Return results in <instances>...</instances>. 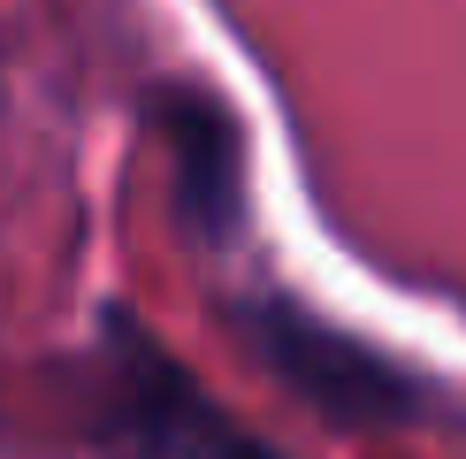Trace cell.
<instances>
[{"label":"cell","instance_id":"7a4b0ae2","mask_svg":"<svg viewBox=\"0 0 466 459\" xmlns=\"http://www.w3.org/2000/svg\"><path fill=\"white\" fill-rule=\"evenodd\" d=\"M252 352H260L314 413L337 421V429H398V421L420 413V391H413L405 368H390L375 344L329 330V321H314L290 299L252 306Z\"/></svg>","mask_w":466,"mask_h":459},{"label":"cell","instance_id":"6da1fadb","mask_svg":"<svg viewBox=\"0 0 466 459\" xmlns=\"http://www.w3.org/2000/svg\"><path fill=\"white\" fill-rule=\"evenodd\" d=\"M85 429H92V444L107 459H276L161 344H146L130 330H115L107 352L92 360Z\"/></svg>","mask_w":466,"mask_h":459}]
</instances>
